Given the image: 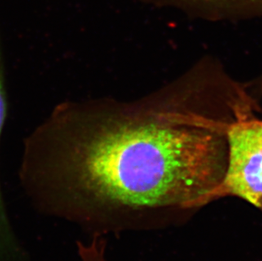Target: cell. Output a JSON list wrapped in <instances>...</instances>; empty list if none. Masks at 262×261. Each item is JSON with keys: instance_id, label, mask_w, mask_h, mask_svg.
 <instances>
[{"instance_id": "obj_6", "label": "cell", "mask_w": 262, "mask_h": 261, "mask_svg": "<svg viewBox=\"0 0 262 261\" xmlns=\"http://www.w3.org/2000/svg\"><path fill=\"white\" fill-rule=\"evenodd\" d=\"M250 88L252 89L253 92L255 95H257L259 98L262 96V76L254 79L250 81Z\"/></svg>"}, {"instance_id": "obj_1", "label": "cell", "mask_w": 262, "mask_h": 261, "mask_svg": "<svg viewBox=\"0 0 262 261\" xmlns=\"http://www.w3.org/2000/svg\"><path fill=\"white\" fill-rule=\"evenodd\" d=\"M259 108L205 57L140 99L58 104L26 138L20 183L39 211L93 236L194 210L223 182L231 124Z\"/></svg>"}, {"instance_id": "obj_3", "label": "cell", "mask_w": 262, "mask_h": 261, "mask_svg": "<svg viewBox=\"0 0 262 261\" xmlns=\"http://www.w3.org/2000/svg\"><path fill=\"white\" fill-rule=\"evenodd\" d=\"M156 7L174 8L189 17L209 21L262 18V0H140Z\"/></svg>"}, {"instance_id": "obj_4", "label": "cell", "mask_w": 262, "mask_h": 261, "mask_svg": "<svg viewBox=\"0 0 262 261\" xmlns=\"http://www.w3.org/2000/svg\"><path fill=\"white\" fill-rule=\"evenodd\" d=\"M0 50V138L7 116V96L5 91V77L3 70L2 56ZM21 247L18 243L10 225L5 202L3 200L0 186V261L12 259L20 251Z\"/></svg>"}, {"instance_id": "obj_5", "label": "cell", "mask_w": 262, "mask_h": 261, "mask_svg": "<svg viewBox=\"0 0 262 261\" xmlns=\"http://www.w3.org/2000/svg\"><path fill=\"white\" fill-rule=\"evenodd\" d=\"M77 249L82 261H107L104 236H94L89 244L78 242Z\"/></svg>"}, {"instance_id": "obj_2", "label": "cell", "mask_w": 262, "mask_h": 261, "mask_svg": "<svg viewBox=\"0 0 262 261\" xmlns=\"http://www.w3.org/2000/svg\"><path fill=\"white\" fill-rule=\"evenodd\" d=\"M260 108L243 112L228 130V164L223 180L206 204L236 197L262 210V119Z\"/></svg>"}]
</instances>
